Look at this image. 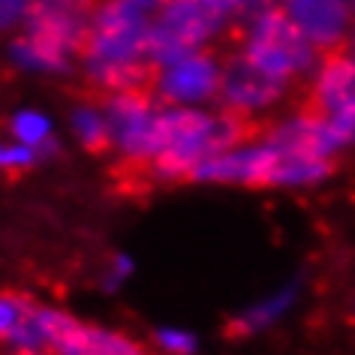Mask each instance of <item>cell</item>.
Wrapping results in <instances>:
<instances>
[{"mask_svg":"<svg viewBox=\"0 0 355 355\" xmlns=\"http://www.w3.org/2000/svg\"><path fill=\"white\" fill-rule=\"evenodd\" d=\"M150 24L145 10L130 0H109L94 12L85 40V67L100 87L112 94H145L157 85V67L148 55Z\"/></svg>","mask_w":355,"mask_h":355,"instance_id":"obj_1","label":"cell"},{"mask_svg":"<svg viewBox=\"0 0 355 355\" xmlns=\"http://www.w3.org/2000/svg\"><path fill=\"white\" fill-rule=\"evenodd\" d=\"M229 12L232 10L226 0H166L157 24H150V64L166 69L190 55H199V46L223 28Z\"/></svg>","mask_w":355,"mask_h":355,"instance_id":"obj_2","label":"cell"},{"mask_svg":"<svg viewBox=\"0 0 355 355\" xmlns=\"http://www.w3.org/2000/svg\"><path fill=\"white\" fill-rule=\"evenodd\" d=\"M316 46L304 37V31L292 21L283 6H262L253 15L247 31L244 55L259 69L274 78L289 82L292 76H304L316 64Z\"/></svg>","mask_w":355,"mask_h":355,"instance_id":"obj_3","label":"cell"},{"mask_svg":"<svg viewBox=\"0 0 355 355\" xmlns=\"http://www.w3.org/2000/svg\"><path fill=\"white\" fill-rule=\"evenodd\" d=\"M301 112L313 114L328 127L337 145L355 141V60L349 51H328L316 73Z\"/></svg>","mask_w":355,"mask_h":355,"instance_id":"obj_4","label":"cell"},{"mask_svg":"<svg viewBox=\"0 0 355 355\" xmlns=\"http://www.w3.org/2000/svg\"><path fill=\"white\" fill-rule=\"evenodd\" d=\"M157 118L148 94H112L105 100V123L112 141L132 163H150L157 157Z\"/></svg>","mask_w":355,"mask_h":355,"instance_id":"obj_5","label":"cell"},{"mask_svg":"<svg viewBox=\"0 0 355 355\" xmlns=\"http://www.w3.org/2000/svg\"><path fill=\"white\" fill-rule=\"evenodd\" d=\"M94 0H33L28 10V37H37L60 51L85 49V40L91 33Z\"/></svg>","mask_w":355,"mask_h":355,"instance_id":"obj_6","label":"cell"},{"mask_svg":"<svg viewBox=\"0 0 355 355\" xmlns=\"http://www.w3.org/2000/svg\"><path fill=\"white\" fill-rule=\"evenodd\" d=\"M226 105L232 112H244L250 114L256 109L277 103L286 94V82L283 78L268 76L265 69H259L247 55L232 58L223 69V85H220Z\"/></svg>","mask_w":355,"mask_h":355,"instance_id":"obj_7","label":"cell"},{"mask_svg":"<svg viewBox=\"0 0 355 355\" xmlns=\"http://www.w3.org/2000/svg\"><path fill=\"white\" fill-rule=\"evenodd\" d=\"M283 10L322 55L346 46L349 0H283Z\"/></svg>","mask_w":355,"mask_h":355,"instance_id":"obj_8","label":"cell"},{"mask_svg":"<svg viewBox=\"0 0 355 355\" xmlns=\"http://www.w3.org/2000/svg\"><path fill=\"white\" fill-rule=\"evenodd\" d=\"M223 69L208 55H190L181 64L159 69L157 94L168 103H202L220 94Z\"/></svg>","mask_w":355,"mask_h":355,"instance_id":"obj_9","label":"cell"},{"mask_svg":"<svg viewBox=\"0 0 355 355\" xmlns=\"http://www.w3.org/2000/svg\"><path fill=\"white\" fill-rule=\"evenodd\" d=\"M277 163V150L268 141L256 148H235L226 150L205 166L196 168L199 181H232V184H250V187H271V172Z\"/></svg>","mask_w":355,"mask_h":355,"instance_id":"obj_10","label":"cell"},{"mask_svg":"<svg viewBox=\"0 0 355 355\" xmlns=\"http://www.w3.org/2000/svg\"><path fill=\"white\" fill-rule=\"evenodd\" d=\"M331 172H334L331 157H301V154H280L277 150L271 184H313Z\"/></svg>","mask_w":355,"mask_h":355,"instance_id":"obj_11","label":"cell"},{"mask_svg":"<svg viewBox=\"0 0 355 355\" xmlns=\"http://www.w3.org/2000/svg\"><path fill=\"white\" fill-rule=\"evenodd\" d=\"M12 58L15 64L28 69H40V73H60V69H67V51L49 46V42H42L37 37H21L12 46Z\"/></svg>","mask_w":355,"mask_h":355,"instance_id":"obj_12","label":"cell"},{"mask_svg":"<svg viewBox=\"0 0 355 355\" xmlns=\"http://www.w3.org/2000/svg\"><path fill=\"white\" fill-rule=\"evenodd\" d=\"M76 132H78V139L85 141V148H91V150H105L112 145L105 114L94 112V109H78L76 112Z\"/></svg>","mask_w":355,"mask_h":355,"instance_id":"obj_13","label":"cell"},{"mask_svg":"<svg viewBox=\"0 0 355 355\" xmlns=\"http://www.w3.org/2000/svg\"><path fill=\"white\" fill-rule=\"evenodd\" d=\"M12 130L21 145H31V148H42V141L49 139V121L37 112H21L19 118H15Z\"/></svg>","mask_w":355,"mask_h":355,"instance_id":"obj_14","label":"cell"},{"mask_svg":"<svg viewBox=\"0 0 355 355\" xmlns=\"http://www.w3.org/2000/svg\"><path fill=\"white\" fill-rule=\"evenodd\" d=\"M24 307H28V295L0 292V340L15 331V325H19L24 316Z\"/></svg>","mask_w":355,"mask_h":355,"instance_id":"obj_15","label":"cell"},{"mask_svg":"<svg viewBox=\"0 0 355 355\" xmlns=\"http://www.w3.org/2000/svg\"><path fill=\"white\" fill-rule=\"evenodd\" d=\"M33 159H37V148H31V145H3L0 141V166L3 168H10V172H19V168L24 166H31Z\"/></svg>","mask_w":355,"mask_h":355,"instance_id":"obj_16","label":"cell"},{"mask_svg":"<svg viewBox=\"0 0 355 355\" xmlns=\"http://www.w3.org/2000/svg\"><path fill=\"white\" fill-rule=\"evenodd\" d=\"M33 0H0V28H10V24L28 19Z\"/></svg>","mask_w":355,"mask_h":355,"instance_id":"obj_17","label":"cell"},{"mask_svg":"<svg viewBox=\"0 0 355 355\" xmlns=\"http://www.w3.org/2000/svg\"><path fill=\"white\" fill-rule=\"evenodd\" d=\"M157 340L166 346V352H178V355H187L193 349V337L181 334V331H159Z\"/></svg>","mask_w":355,"mask_h":355,"instance_id":"obj_18","label":"cell"},{"mask_svg":"<svg viewBox=\"0 0 355 355\" xmlns=\"http://www.w3.org/2000/svg\"><path fill=\"white\" fill-rule=\"evenodd\" d=\"M226 3H229V10H253V6H259L262 3V0H226Z\"/></svg>","mask_w":355,"mask_h":355,"instance_id":"obj_19","label":"cell"},{"mask_svg":"<svg viewBox=\"0 0 355 355\" xmlns=\"http://www.w3.org/2000/svg\"><path fill=\"white\" fill-rule=\"evenodd\" d=\"M130 3H136V6H139V10H150V6L163 3V0H130Z\"/></svg>","mask_w":355,"mask_h":355,"instance_id":"obj_20","label":"cell"},{"mask_svg":"<svg viewBox=\"0 0 355 355\" xmlns=\"http://www.w3.org/2000/svg\"><path fill=\"white\" fill-rule=\"evenodd\" d=\"M349 58L355 60V33H352V40H349Z\"/></svg>","mask_w":355,"mask_h":355,"instance_id":"obj_21","label":"cell"}]
</instances>
